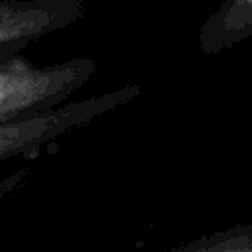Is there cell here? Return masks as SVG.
Segmentation results:
<instances>
[{
  "mask_svg": "<svg viewBox=\"0 0 252 252\" xmlns=\"http://www.w3.org/2000/svg\"><path fill=\"white\" fill-rule=\"evenodd\" d=\"M138 94V85H126L96 96L69 100L41 116L0 126V163L35 158L43 150L53 148L63 136L85 128L98 116L128 104Z\"/></svg>",
  "mask_w": 252,
  "mask_h": 252,
  "instance_id": "cell-2",
  "label": "cell"
},
{
  "mask_svg": "<svg viewBox=\"0 0 252 252\" xmlns=\"http://www.w3.org/2000/svg\"><path fill=\"white\" fill-rule=\"evenodd\" d=\"M252 35V0H222L203 22L197 45L207 55H217Z\"/></svg>",
  "mask_w": 252,
  "mask_h": 252,
  "instance_id": "cell-4",
  "label": "cell"
},
{
  "mask_svg": "<svg viewBox=\"0 0 252 252\" xmlns=\"http://www.w3.org/2000/svg\"><path fill=\"white\" fill-rule=\"evenodd\" d=\"M165 252H252V222L197 238Z\"/></svg>",
  "mask_w": 252,
  "mask_h": 252,
  "instance_id": "cell-5",
  "label": "cell"
},
{
  "mask_svg": "<svg viewBox=\"0 0 252 252\" xmlns=\"http://www.w3.org/2000/svg\"><path fill=\"white\" fill-rule=\"evenodd\" d=\"M96 71V61L91 57L37 65L22 51H0V126L63 106Z\"/></svg>",
  "mask_w": 252,
  "mask_h": 252,
  "instance_id": "cell-1",
  "label": "cell"
},
{
  "mask_svg": "<svg viewBox=\"0 0 252 252\" xmlns=\"http://www.w3.org/2000/svg\"><path fill=\"white\" fill-rule=\"evenodd\" d=\"M83 0H0V51H24L85 18Z\"/></svg>",
  "mask_w": 252,
  "mask_h": 252,
  "instance_id": "cell-3",
  "label": "cell"
}]
</instances>
